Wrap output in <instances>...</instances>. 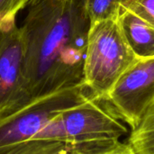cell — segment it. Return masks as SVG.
Wrapping results in <instances>:
<instances>
[{
	"label": "cell",
	"mask_w": 154,
	"mask_h": 154,
	"mask_svg": "<svg viewBox=\"0 0 154 154\" xmlns=\"http://www.w3.org/2000/svg\"><path fill=\"white\" fill-rule=\"evenodd\" d=\"M21 29L32 101L84 85L90 20L78 0H39Z\"/></svg>",
	"instance_id": "obj_1"
},
{
	"label": "cell",
	"mask_w": 154,
	"mask_h": 154,
	"mask_svg": "<svg viewBox=\"0 0 154 154\" xmlns=\"http://www.w3.org/2000/svg\"><path fill=\"white\" fill-rule=\"evenodd\" d=\"M126 125L108 100L90 95L83 102L60 113L31 140L110 147L127 134Z\"/></svg>",
	"instance_id": "obj_2"
},
{
	"label": "cell",
	"mask_w": 154,
	"mask_h": 154,
	"mask_svg": "<svg viewBox=\"0 0 154 154\" xmlns=\"http://www.w3.org/2000/svg\"><path fill=\"white\" fill-rule=\"evenodd\" d=\"M119 17L90 25L84 63V85L93 97L106 99L119 78L138 60Z\"/></svg>",
	"instance_id": "obj_3"
},
{
	"label": "cell",
	"mask_w": 154,
	"mask_h": 154,
	"mask_svg": "<svg viewBox=\"0 0 154 154\" xmlns=\"http://www.w3.org/2000/svg\"><path fill=\"white\" fill-rule=\"evenodd\" d=\"M90 96L85 85L62 89L36 98L0 117V154L30 141L55 116Z\"/></svg>",
	"instance_id": "obj_4"
},
{
	"label": "cell",
	"mask_w": 154,
	"mask_h": 154,
	"mask_svg": "<svg viewBox=\"0 0 154 154\" xmlns=\"http://www.w3.org/2000/svg\"><path fill=\"white\" fill-rule=\"evenodd\" d=\"M32 101L24 73V45L16 22L0 31V117Z\"/></svg>",
	"instance_id": "obj_5"
},
{
	"label": "cell",
	"mask_w": 154,
	"mask_h": 154,
	"mask_svg": "<svg viewBox=\"0 0 154 154\" xmlns=\"http://www.w3.org/2000/svg\"><path fill=\"white\" fill-rule=\"evenodd\" d=\"M154 99V57L138 59L107 95L122 120L134 129Z\"/></svg>",
	"instance_id": "obj_6"
},
{
	"label": "cell",
	"mask_w": 154,
	"mask_h": 154,
	"mask_svg": "<svg viewBox=\"0 0 154 154\" xmlns=\"http://www.w3.org/2000/svg\"><path fill=\"white\" fill-rule=\"evenodd\" d=\"M119 22L137 58L154 57V25L126 9H122Z\"/></svg>",
	"instance_id": "obj_7"
},
{
	"label": "cell",
	"mask_w": 154,
	"mask_h": 154,
	"mask_svg": "<svg viewBox=\"0 0 154 154\" xmlns=\"http://www.w3.org/2000/svg\"><path fill=\"white\" fill-rule=\"evenodd\" d=\"M110 147L76 145L51 140H30L5 154H96Z\"/></svg>",
	"instance_id": "obj_8"
},
{
	"label": "cell",
	"mask_w": 154,
	"mask_h": 154,
	"mask_svg": "<svg viewBox=\"0 0 154 154\" xmlns=\"http://www.w3.org/2000/svg\"><path fill=\"white\" fill-rule=\"evenodd\" d=\"M127 143L134 154H154V99L137 125L131 129Z\"/></svg>",
	"instance_id": "obj_9"
},
{
	"label": "cell",
	"mask_w": 154,
	"mask_h": 154,
	"mask_svg": "<svg viewBox=\"0 0 154 154\" xmlns=\"http://www.w3.org/2000/svg\"><path fill=\"white\" fill-rule=\"evenodd\" d=\"M84 7L90 23L116 19L122 12L123 0H78Z\"/></svg>",
	"instance_id": "obj_10"
},
{
	"label": "cell",
	"mask_w": 154,
	"mask_h": 154,
	"mask_svg": "<svg viewBox=\"0 0 154 154\" xmlns=\"http://www.w3.org/2000/svg\"><path fill=\"white\" fill-rule=\"evenodd\" d=\"M30 2L31 0H0V31L16 22L19 11Z\"/></svg>",
	"instance_id": "obj_11"
},
{
	"label": "cell",
	"mask_w": 154,
	"mask_h": 154,
	"mask_svg": "<svg viewBox=\"0 0 154 154\" xmlns=\"http://www.w3.org/2000/svg\"><path fill=\"white\" fill-rule=\"evenodd\" d=\"M122 8L154 25V0H123Z\"/></svg>",
	"instance_id": "obj_12"
},
{
	"label": "cell",
	"mask_w": 154,
	"mask_h": 154,
	"mask_svg": "<svg viewBox=\"0 0 154 154\" xmlns=\"http://www.w3.org/2000/svg\"><path fill=\"white\" fill-rule=\"evenodd\" d=\"M96 154H134V152L127 143L121 141L117 144Z\"/></svg>",
	"instance_id": "obj_13"
},
{
	"label": "cell",
	"mask_w": 154,
	"mask_h": 154,
	"mask_svg": "<svg viewBox=\"0 0 154 154\" xmlns=\"http://www.w3.org/2000/svg\"><path fill=\"white\" fill-rule=\"evenodd\" d=\"M39 0H31V2H30V4H29V5H33V4H35L36 2H38Z\"/></svg>",
	"instance_id": "obj_14"
}]
</instances>
